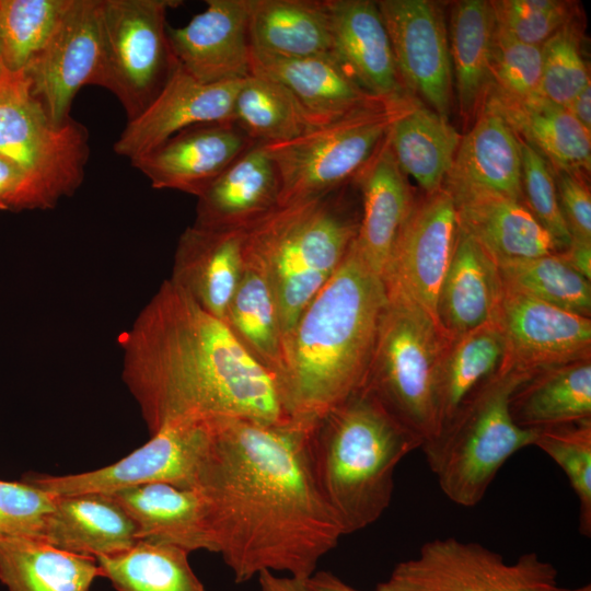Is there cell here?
Masks as SVG:
<instances>
[{"mask_svg": "<svg viewBox=\"0 0 591 591\" xmlns=\"http://www.w3.org/2000/svg\"><path fill=\"white\" fill-rule=\"evenodd\" d=\"M251 74L282 85L313 128L390 103L360 89L329 55L283 59L251 51Z\"/></svg>", "mask_w": 591, "mask_h": 591, "instance_id": "21", "label": "cell"}, {"mask_svg": "<svg viewBox=\"0 0 591 591\" xmlns=\"http://www.w3.org/2000/svg\"><path fill=\"white\" fill-rule=\"evenodd\" d=\"M107 495L134 521L138 540L172 544L189 553H216L206 505L197 489L150 483Z\"/></svg>", "mask_w": 591, "mask_h": 591, "instance_id": "26", "label": "cell"}, {"mask_svg": "<svg viewBox=\"0 0 591 591\" xmlns=\"http://www.w3.org/2000/svg\"><path fill=\"white\" fill-rule=\"evenodd\" d=\"M39 538L94 558L124 552L138 541L130 517L113 497L101 493L55 496Z\"/></svg>", "mask_w": 591, "mask_h": 591, "instance_id": "29", "label": "cell"}, {"mask_svg": "<svg viewBox=\"0 0 591 591\" xmlns=\"http://www.w3.org/2000/svg\"><path fill=\"white\" fill-rule=\"evenodd\" d=\"M329 56L364 92L383 101L408 96L401 84L390 37L376 1L326 0Z\"/></svg>", "mask_w": 591, "mask_h": 591, "instance_id": "20", "label": "cell"}, {"mask_svg": "<svg viewBox=\"0 0 591 591\" xmlns=\"http://www.w3.org/2000/svg\"><path fill=\"white\" fill-rule=\"evenodd\" d=\"M415 101L364 109L297 138L267 143L280 179L279 206L329 193L355 181L394 119Z\"/></svg>", "mask_w": 591, "mask_h": 591, "instance_id": "8", "label": "cell"}, {"mask_svg": "<svg viewBox=\"0 0 591 591\" xmlns=\"http://www.w3.org/2000/svg\"><path fill=\"white\" fill-rule=\"evenodd\" d=\"M55 496L25 480L0 479V540L40 536Z\"/></svg>", "mask_w": 591, "mask_h": 591, "instance_id": "47", "label": "cell"}, {"mask_svg": "<svg viewBox=\"0 0 591 591\" xmlns=\"http://www.w3.org/2000/svg\"><path fill=\"white\" fill-rule=\"evenodd\" d=\"M186 549L138 540L130 548L96 557L102 577L117 591H206Z\"/></svg>", "mask_w": 591, "mask_h": 591, "instance_id": "38", "label": "cell"}, {"mask_svg": "<svg viewBox=\"0 0 591 591\" xmlns=\"http://www.w3.org/2000/svg\"><path fill=\"white\" fill-rule=\"evenodd\" d=\"M404 92L448 118L454 97L445 20L429 0L376 1Z\"/></svg>", "mask_w": 591, "mask_h": 591, "instance_id": "15", "label": "cell"}, {"mask_svg": "<svg viewBox=\"0 0 591 591\" xmlns=\"http://www.w3.org/2000/svg\"><path fill=\"white\" fill-rule=\"evenodd\" d=\"M460 140L448 118L416 100L394 119L386 135L399 169L427 195L443 188Z\"/></svg>", "mask_w": 591, "mask_h": 591, "instance_id": "34", "label": "cell"}, {"mask_svg": "<svg viewBox=\"0 0 591 591\" xmlns=\"http://www.w3.org/2000/svg\"><path fill=\"white\" fill-rule=\"evenodd\" d=\"M502 291L496 262L459 227L437 300V321L445 340L493 321Z\"/></svg>", "mask_w": 591, "mask_h": 591, "instance_id": "28", "label": "cell"}, {"mask_svg": "<svg viewBox=\"0 0 591 591\" xmlns=\"http://www.w3.org/2000/svg\"><path fill=\"white\" fill-rule=\"evenodd\" d=\"M348 185L279 206L244 230V247L271 285L285 345L304 308L356 240L360 212L347 197Z\"/></svg>", "mask_w": 591, "mask_h": 591, "instance_id": "5", "label": "cell"}, {"mask_svg": "<svg viewBox=\"0 0 591 591\" xmlns=\"http://www.w3.org/2000/svg\"><path fill=\"white\" fill-rule=\"evenodd\" d=\"M242 81L202 83L177 62L150 105L137 118L127 121L114 143L115 153L131 161L185 128L232 120Z\"/></svg>", "mask_w": 591, "mask_h": 591, "instance_id": "17", "label": "cell"}, {"mask_svg": "<svg viewBox=\"0 0 591 591\" xmlns=\"http://www.w3.org/2000/svg\"><path fill=\"white\" fill-rule=\"evenodd\" d=\"M445 341L419 308L387 300L363 389L422 444L437 433L433 384Z\"/></svg>", "mask_w": 591, "mask_h": 591, "instance_id": "7", "label": "cell"}, {"mask_svg": "<svg viewBox=\"0 0 591 591\" xmlns=\"http://www.w3.org/2000/svg\"><path fill=\"white\" fill-rule=\"evenodd\" d=\"M457 234L455 205L444 187L416 197L381 276L387 300L419 308L439 327L437 300Z\"/></svg>", "mask_w": 591, "mask_h": 591, "instance_id": "12", "label": "cell"}, {"mask_svg": "<svg viewBox=\"0 0 591 591\" xmlns=\"http://www.w3.org/2000/svg\"><path fill=\"white\" fill-rule=\"evenodd\" d=\"M69 0H0V59L23 71L46 45Z\"/></svg>", "mask_w": 591, "mask_h": 591, "instance_id": "41", "label": "cell"}, {"mask_svg": "<svg viewBox=\"0 0 591 591\" xmlns=\"http://www.w3.org/2000/svg\"><path fill=\"white\" fill-rule=\"evenodd\" d=\"M260 591H316L310 578H296L292 576H277L269 570L257 575Z\"/></svg>", "mask_w": 591, "mask_h": 591, "instance_id": "50", "label": "cell"}, {"mask_svg": "<svg viewBox=\"0 0 591 591\" xmlns=\"http://www.w3.org/2000/svg\"><path fill=\"white\" fill-rule=\"evenodd\" d=\"M206 4L186 25H167L176 61L193 78L208 84L251 76L253 0H207Z\"/></svg>", "mask_w": 591, "mask_h": 591, "instance_id": "18", "label": "cell"}, {"mask_svg": "<svg viewBox=\"0 0 591 591\" xmlns=\"http://www.w3.org/2000/svg\"><path fill=\"white\" fill-rule=\"evenodd\" d=\"M496 30L528 45L542 46L578 18V5L563 0L490 1Z\"/></svg>", "mask_w": 591, "mask_h": 591, "instance_id": "45", "label": "cell"}, {"mask_svg": "<svg viewBox=\"0 0 591 591\" xmlns=\"http://www.w3.org/2000/svg\"><path fill=\"white\" fill-rule=\"evenodd\" d=\"M354 184L361 198L355 245L364 263L381 277L416 199L386 137Z\"/></svg>", "mask_w": 591, "mask_h": 591, "instance_id": "23", "label": "cell"}, {"mask_svg": "<svg viewBox=\"0 0 591 591\" xmlns=\"http://www.w3.org/2000/svg\"><path fill=\"white\" fill-rule=\"evenodd\" d=\"M559 254L571 268L591 280V242L571 239Z\"/></svg>", "mask_w": 591, "mask_h": 591, "instance_id": "51", "label": "cell"}, {"mask_svg": "<svg viewBox=\"0 0 591 591\" xmlns=\"http://www.w3.org/2000/svg\"><path fill=\"white\" fill-rule=\"evenodd\" d=\"M0 155L34 177L57 202L80 187L90 155L86 128L73 118L54 125L24 71H10L2 63Z\"/></svg>", "mask_w": 591, "mask_h": 591, "instance_id": "10", "label": "cell"}, {"mask_svg": "<svg viewBox=\"0 0 591 591\" xmlns=\"http://www.w3.org/2000/svg\"><path fill=\"white\" fill-rule=\"evenodd\" d=\"M505 357L503 336L494 320L444 343L433 384L437 433L463 401L500 370Z\"/></svg>", "mask_w": 591, "mask_h": 591, "instance_id": "36", "label": "cell"}, {"mask_svg": "<svg viewBox=\"0 0 591 591\" xmlns=\"http://www.w3.org/2000/svg\"><path fill=\"white\" fill-rule=\"evenodd\" d=\"M209 441L208 422L164 427L148 442L105 467L69 475L27 474L23 480L54 496L101 493L165 483L195 489Z\"/></svg>", "mask_w": 591, "mask_h": 591, "instance_id": "13", "label": "cell"}, {"mask_svg": "<svg viewBox=\"0 0 591 591\" xmlns=\"http://www.w3.org/2000/svg\"><path fill=\"white\" fill-rule=\"evenodd\" d=\"M510 414L526 429L591 419V358L535 372L513 392Z\"/></svg>", "mask_w": 591, "mask_h": 591, "instance_id": "35", "label": "cell"}, {"mask_svg": "<svg viewBox=\"0 0 591 591\" xmlns=\"http://www.w3.org/2000/svg\"><path fill=\"white\" fill-rule=\"evenodd\" d=\"M578 18L564 25L542 46L541 96L568 107L590 83V74L581 51Z\"/></svg>", "mask_w": 591, "mask_h": 591, "instance_id": "43", "label": "cell"}, {"mask_svg": "<svg viewBox=\"0 0 591 591\" xmlns=\"http://www.w3.org/2000/svg\"><path fill=\"white\" fill-rule=\"evenodd\" d=\"M181 4L178 0H100L99 86L117 97L128 121L150 105L177 63L167 39L166 13Z\"/></svg>", "mask_w": 591, "mask_h": 591, "instance_id": "9", "label": "cell"}, {"mask_svg": "<svg viewBox=\"0 0 591 591\" xmlns=\"http://www.w3.org/2000/svg\"><path fill=\"white\" fill-rule=\"evenodd\" d=\"M310 581L316 591H361L329 571L314 572Z\"/></svg>", "mask_w": 591, "mask_h": 591, "instance_id": "53", "label": "cell"}, {"mask_svg": "<svg viewBox=\"0 0 591 591\" xmlns=\"http://www.w3.org/2000/svg\"><path fill=\"white\" fill-rule=\"evenodd\" d=\"M421 445L363 387L314 422L309 438L313 473L344 535L383 515L392 501L397 465Z\"/></svg>", "mask_w": 591, "mask_h": 591, "instance_id": "4", "label": "cell"}, {"mask_svg": "<svg viewBox=\"0 0 591 591\" xmlns=\"http://www.w3.org/2000/svg\"><path fill=\"white\" fill-rule=\"evenodd\" d=\"M520 142L524 204L561 252L569 245L571 236L560 211L553 169L534 148L521 139Z\"/></svg>", "mask_w": 591, "mask_h": 591, "instance_id": "46", "label": "cell"}, {"mask_svg": "<svg viewBox=\"0 0 591 591\" xmlns=\"http://www.w3.org/2000/svg\"><path fill=\"white\" fill-rule=\"evenodd\" d=\"M102 57L100 0H69L46 45L23 70L54 125L72 119L82 86L99 85Z\"/></svg>", "mask_w": 591, "mask_h": 591, "instance_id": "14", "label": "cell"}, {"mask_svg": "<svg viewBox=\"0 0 591 591\" xmlns=\"http://www.w3.org/2000/svg\"><path fill=\"white\" fill-rule=\"evenodd\" d=\"M0 63H1V59H0Z\"/></svg>", "mask_w": 591, "mask_h": 591, "instance_id": "55", "label": "cell"}, {"mask_svg": "<svg viewBox=\"0 0 591 591\" xmlns=\"http://www.w3.org/2000/svg\"><path fill=\"white\" fill-rule=\"evenodd\" d=\"M244 230L188 227L179 236L169 278L201 309L223 321L244 260Z\"/></svg>", "mask_w": 591, "mask_h": 591, "instance_id": "24", "label": "cell"}, {"mask_svg": "<svg viewBox=\"0 0 591 591\" xmlns=\"http://www.w3.org/2000/svg\"><path fill=\"white\" fill-rule=\"evenodd\" d=\"M557 591H591V584L587 583L571 589H565L559 587Z\"/></svg>", "mask_w": 591, "mask_h": 591, "instance_id": "54", "label": "cell"}, {"mask_svg": "<svg viewBox=\"0 0 591 591\" xmlns=\"http://www.w3.org/2000/svg\"><path fill=\"white\" fill-rule=\"evenodd\" d=\"M232 121L254 142L264 144L287 141L315 129L282 85L256 74L243 79Z\"/></svg>", "mask_w": 591, "mask_h": 591, "instance_id": "39", "label": "cell"}, {"mask_svg": "<svg viewBox=\"0 0 591 591\" xmlns=\"http://www.w3.org/2000/svg\"><path fill=\"white\" fill-rule=\"evenodd\" d=\"M56 199L34 177L0 155V210L49 209Z\"/></svg>", "mask_w": 591, "mask_h": 591, "instance_id": "49", "label": "cell"}, {"mask_svg": "<svg viewBox=\"0 0 591 591\" xmlns=\"http://www.w3.org/2000/svg\"><path fill=\"white\" fill-rule=\"evenodd\" d=\"M243 252L241 277L222 322L277 383L285 366V339L278 305L263 266L245 247Z\"/></svg>", "mask_w": 591, "mask_h": 591, "instance_id": "32", "label": "cell"}, {"mask_svg": "<svg viewBox=\"0 0 591 591\" xmlns=\"http://www.w3.org/2000/svg\"><path fill=\"white\" fill-rule=\"evenodd\" d=\"M443 187L452 195L486 192L524 204L521 142L498 114L483 108L461 137Z\"/></svg>", "mask_w": 591, "mask_h": 591, "instance_id": "25", "label": "cell"}, {"mask_svg": "<svg viewBox=\"0 0 591 591\" xmlns=\"http://www.w3.org/2000/svg\"><path fill=\"white\" fill-rule=\"evenodd\" d=\"M557 569L535 552L507 563L476 542L439 537L397 563L375 591H557Z\"/></svg>", "mask_w": 591, "mask_h": 591, "instance_id": "11", "label": "cell"}, {"mask_svg": "<svg viewBox=\"0 0 591 591\" xmlns=\"http://www.w3.org/2000/svg\"><path fill=\"white\" fill-rule=\"evenodd\" d=\"M386 306L382 279L354 241L286 340L277 386L291 419L314 424L363 387Z\"/></svg>", "mask_w": 591, "mask_h": 591, "instance_id": "3", "label": "cell"}, {"mask_svg": "<svg viewBox=\"0 0 591 591\" xmlns=\"http://www.w3.org/2000/svg\"><path fill=\"white\" fill-rule=\"evenodd\" d=\"M553 172L560 211L571 239L591 242V194L586 173Z\"/></svg>", "mask_w": 591, "mask_h": 591, "instance_id": "48", "label": "cell"}, {"mask_svg": "<svg viewBox=\"0 0 591 591\" xmlns=\"http://www.w3.org/2000/svg\"><path fill=\"white\" fill-rule=\"evenodd\" d=\"M97 577L102 573L94 557L38 537L0 540V580L9 591H90Z\"/></svg>", "mask_w": 591, "mask_h": 591, "instance_id": "37", "label": "cell"}, {"mask_svg": "<svg viewBox=\"0 0 591 591\" xmlns=\"http://www.w3.org/2000/svg\"><path fill=\"white\" fill-rule=\"evenodd\" d=\"M448 33L459 111L465 124L474 123L484 108L491 81L495 19L490 1L454 2Z\"/></svg>", "mask_w": 591, "mask_h": 591, "instance_id": "31", "label": "cell"}, {"mask_svg": "<svg viewBox=\"0 0 591 591\" xmlns=\"http://www.w3.org/2000/svg\"><path fill=\"white\" fill-rule=\"evenodd\" d=\"M531 375L501 367L421 445L440 489L452 502L465 508L478 505L503 464L534 445L538 429L518 426L510 414L513 392Z\"/></svg>", "mask_w": 591, "mask_h": 591, "instance_id": "6", "label": "cell"}, {"mask_svg": "<svg viewBox=\"0 0 591 591\" xmlns=\"http://www.w3.org/2000/svg\"><path fill=\"white\" fill-rule=\"evenodd\" d=\"M123 380L150 434L177 424L291 419L275 378L170 279L121 334Z\"/></svg>", "mask_w": 591, "mask_h": 591, "instance_id": "2", "label": "cell"}, {"mask_svg": "<svg viewBox=\"0 0 591 591\" xmlns=\"http://www.w3.org/2000/svg\"><path fill=\"white\" fill-rule=\"evenodd\" d=\"M567 109L591 132V83H588L571 101Z\"/></svg>", "mask_w": 591, "mask_h": 591, "instance_id": "52", "label": "cell"}, {"mask_svg": "<svg viewBox=\"0 0 591 591\" xmlns=\"http://www.w3.org/2000/svg\"><path fill=\"white\" fill-rule=\"evenodd\" d=\"M252 51L296 59L329 55L331 16L326 0H253Z\"/></svg>", "mask_w": 591, "mask_h": 591, "instance_id": "33", "label": "cell"}, {"mask_svg": "<svg viewBox=\"0 0 591 591\" xmlns=\"http://www.w3.org/2000/svg\"><path fill=\"white\" fill-rule=\"evenodd\" d=\"M484 108L498 114L553 170L590 172L591 132L566 107L542 96L521 102L488 96Z\"/></svg>", "mask_w": 591, "mask_h": 591, "instance_id": "30", "label": "cell"}, {"mask_svg": "<svg viewBox=\"0 0 591 591\" xmlns=\"http://www.w3.org/2000/svg\"><path fill=\"white\" fill-rule=\"evenodd\" d=\"M534 445L566 475L579 503V532L591 535V419L538 429Z\"/></svg>", "mask_w": 591, "mask_h": 591, "instance_id": "42", "label": "cell"}, {"mask_svg": "<svg viewBox=\"0 0 591 591\" xmlns=\"http://www.w3.org/2000/svg\"><path fill=\"white\" fill-rule=\"evenodd\" d=\"M503 288L590 317L591 283L558 253L496 263Z\"/></svg>", "mask_w": 591, "mask_h": 591, "instance_id": "40", "label": "cell"}, {"mask_svg": "<svg viewBox=\"0 0 591 591\" xmlns=\"http://www.w3.org/2000/svg\"><path fill=\"white\" fill-rule=\"evenodd\" d=\"M280 179L264 143H255L197 197L194 225L245 230L279 207Z\"/></svg>", "mask_w": 591, "mask_h": 591, "instance_id": "22", "label": "cell"}, {"mask_svg": "<svg viewBox=\"0 0 591 591\" xmlns=\"http://www.w3.org/2000/svg\"><path fill=\"white\" fill-rule=\"evenodd\" d=\"M208 425L195 489L216 553L237 583L264 570L310 578L344 536L313 473L314 424L222 418Z\"/></svg>", "mask_w": 591, "mask_h": 591, "instance_id": "1", "label": "cell"}, {"mask_svg": "<svg viewBox=\"0 0 591 591\" xmlns=\"http://www.w3.org/2000/svg\"><path fill=\"white\" fill-rule=\"evenodd\" d=\"M451 196L459 227L496 263L560 252L525 204L486 192Z\"/></svg>", "mask_w": 591, "mask_h": 591, "instance_id": "27", "label": "cell"}, {"mask_svg": "<svg viewBox=\"0 0 591 591\" xmlns=\"http://www.w3.org/2000/svg\"><path fill=\"white\" fill-rule=\"evenodd\" d=\"M494 321L505 340L502 367L534 374L591 358V318L503 288Z\"/></svg>", "mask_w": 591, "mask_h": 591, "instance_id": "16", "label": "cell"}, {"mask_svg": "<svg viewBox=\"0 0 591 591\" xmlns=\"http://www.w3.org/2000/svg\"><path fill=\"white\" fill-rule=\"evenodd\" d=\"M542 48L520 43L496 30L488 96L528 101L541 96Z\"/></svg>", "mask_w": 591, "mask_h": 591, "instance_id": "44", "label": "cell"}, {"mask_svg": "<svg viewBox=\"0 0 591 591\" xmlns=\"http://www.w3.org/2000/svg\"><path fill=\"white\" fill-rule=\"evenodd\" d=\"M255 143L232 120L199 124L178 131L130 162L153 188L198 197Z\"/></svg>", "mask_w": 591, "mask_h": 591, "instance_id": "19", "label": "cell"}]
</instances>
